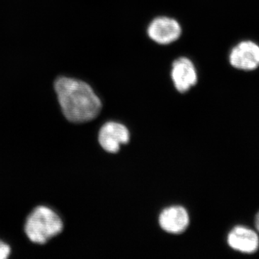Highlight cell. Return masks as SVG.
<instances>
[{"mask_svg":"<svg viewBox=\"0 0 259 259\" xmlns=\"http://www.w3.org/2000/svg\"><path fill=\"white\" fill-rule=\"evenodd\" d=\"M54 88L63 113L70 122H89L101 112L100 98L84 81L63 76L56 80Z\"/></svg>","mask_w":259,"mask_h":259,"instance_id":"1","label":"cell"},{"mask_svg":"<svg viewBox=\"0 0 259 259\" xmlns=\"http://www.w3.org/2000/svg\"><path fill=\"white\" fill-rule=\"evenodd\" d=\"M63 228L62 221L54 210L39 206L27 218L25 232L32 243L45 244L61 233Z\"/></svg>","mask_w":259,"mask_h":259,"instance_id":"2","label":"cell"},{"mask_svg":"<svg viewBox=\"0 0 259 259\" xmlns=\"http://www.w3.org/2000/svg\"><path fill=\"white\" fill-rule=\"evenodd\" d=\"M230 62L236 69L251 71L259 66V47L252 41H243L233 48Z\"/></svg>","mask_w":259,"mask_h":259,"instance_id":"3","label":"cell"},{"mask_svg":"<svg viewBox=\"0 0 259 259\" xmlns=\"http://www.w3.org/2000/svg\"><path fill=\"white\" fill-rule=\"evenodd\" d=\"M182 32L180 24L174 19L161 17L155 19L148 29L149 37L159 44H169L180 37Z\"/></svg>","mask_w":259,"mask_h":259,"instance_id":"4","label":"cell"},{"mask_svg":"<svg viewBox=\"0 0 259 259\" xmlns=\"http://www.w3.org/2000/svg\"><path fill=\"white\" fill-rule=\"evenodd\" d=\"M130 135L125 126L117 122H107L102 126L99 134V142L104 150L115 153L120 150V145L128 143Z\"/></svg>","mask_w":259,"mask_h":259,"instance_id":"5","label":"cell"},{"mask_svg":"<svg viewBox=\"0 0 259 259\" xmlns=\"http://www.w3.org/2000/svg\"><path fill=\"white\" fill-rule=\"evenodd\" d=\"M171 77L175 88L182 93L188 91L197 81V71L194 64L185 57L177 59L173 63Z\"/></svg>","mask_w":259,"mask_h":259,"instance_id":"6","label":"cell"},{"mask_svg":"<svg viewBox=\"0 0 259 259\" xmlns=\"http://www.w3.org/2000/svg\"><path fill=\"white\" fill-rule=\"evenodd\" d=\"M228 243L233 249L245 253H253L258 250V235L249 228L237 226L228 237Z\"/></svg>","mask_w":259,"mask_h":259,"instance_id":"7","label":"cell"},{"mask_svg":"<svg viewBox=\"0 0 259 259\" xmlns=\"http://www.w3.org/2000/svg\"><path fill=\"white\" fill-rule=\"evenodd\" d=\"M190 223L188 213L182 207H171L162 212L159 224L167 233L180 234L187 229Z\"/></svg>","mask_w":259,"mask_h":259,"instance_id":"8","label":"cell"},{"mask_svg":"<svg viewBox=\"0 0 259 259\" xmlns=\"http://www.w3.org/2000/svg\"><path fill=\"white\" fill-rule=\"evenodd\" d=\"M10 252H11V250H10L9 245L0 241V259L8 258L10 254Z\"/></svg>","mask_w":259,"mask_h":259,"instance_id":"9","label":"cell"},{"mask_svg":"<svg viewBox=\"0 0 259 259\" xmlns=\"http://www.w3.org/2000/svg\"><path fill=\"white\" fill-rule=\"evenodd\" d=\"M255 227H256V229L258 230L259 232V212L257 213L256 216H255Z\"/></svg>","mask_w":259,"mask_h":259,"instance_id":"10","label":"cell"}]
</instances>
